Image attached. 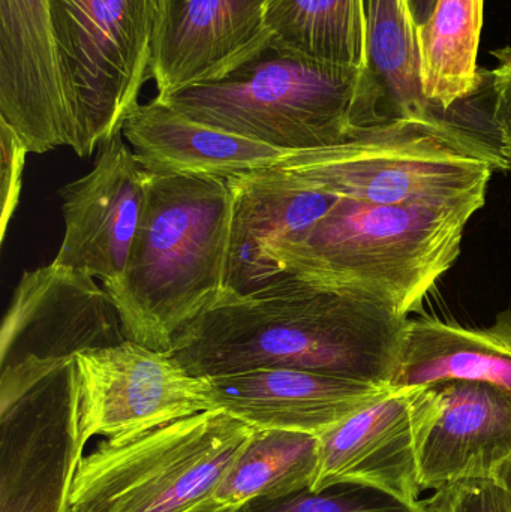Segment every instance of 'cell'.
<instances>
[{"label":"cell","mask_w":511,"mask_h":512,"mask_svg":"<svg viewBox=\"0 0 511 512\" xmlns=\"http://www.w3.org/2000/svg\"><path fill=\"white\" fill-rule=\"evenodd\" d=\"M408 322L366 298L284 276L222 298L174 339L170 354L206 378L278 367L392 387Z\"/></svg>","instance_id":"1"},{"label":"cell","mask_w":511,"mask_h":512,"mask_svg":"<svg viewBox=\"0 0 511 512\" xmlns=\"http://www.w3.org/2000/svg\"><path fill=\"white\" fill-rule=\"evenodd\" d=\"M231 215L228 179L149 173L128 264L120 279L102 285L126 339L170 352L225 297Z\"/></svg>","instance_id":"2"},{"label":"cell","mask_w":511,"mask_h":512,"mask_svg":"<svg viewBox=\"0 0 511 512\" xmlns=\"http://www.w3.org/2000/svg\"><path fill=\"white\" fill-rule=\"evenodd\" d=\"M159 102L189 119L287 152L323 149L384 122L371 69L314 62L269 44L219 80Z\"/></svg>","instance_id":"3"},{"label":"cell","mask_w":511,"mask_h":512,"mask_svg":"<svg viewBox=\"0 0 511 512\" xmlns=\"http://www.w3.org/2000/svg\"><path fill=\"white\" fill-rule=\"evenodd\" d=\"M479 210L339 198L300 242L279 254V276L348 292L408 316L453 267L465 228Z\"/></svg>","instance_id":"4"},{"label":"cell","mask_w":511,"mask_h":512,"mask_svg":"<svg viewBox=\"0 0 511 512\" xmlns=\"http://www.w3.org/2000/svg\"><path fill=\"white\" fill-rule=\"evenodd\" d=\"M510 167L498 147L435 116L390 117L336 146L296 152L275 168L345 200L482 209L492 173Z\"/></svg>","instance_id":"5"},{"label":"cell","mask_w":511,"mask_h":512,"mask_svg":"<svg viewBox=\"0 0 511 512\" xmlns=\"http://www.w3.org/2000/svg\"><path fill=\"white\" fill-rule=\"evenodd\" d=\"M257 429L224 409L105 439L81 457L69 512H189L227 477Z\"/></svg>","instance_id":"6"},{"label":"cell","mask_w":511,"mask_h":512,"mask_svg":"<svg viewBox=\"0 0 511 512\" xmlns=\"http://www.w3.org/2000/svg\"><path fill=\"white\" fill-rule=\"evenodd\" d=\"M69 149L81 158L122 132L152 78L161 0H48Z\"/></svg>","instance_id":"7"},{"label":"cell","mask_w":511,"mask_h":512,"mask_svg":"<svg viewBox=\"0 0 511 512\" xmlns=\"http://www.w3.org/2000/svg\"><path fill=\"white\" fill-rule=\"evenodd\" d=\"M77 358H35L0 373V512H69L84 456Z\"/></svg>","instance_id":"8"},{"label":"cell","mask_w":511,"mask_h":512,"mask_svg":"<svg viewBox=\"0 0 511 512\" xmlns=\"http://www.w3.org/2000/svg\"><path fill=\"white\" fill-rule=\"evenodd\" d=\"M80 442L128 438L219 409L206 376L189 373L170 352L126 340L78 352Z\"/></svg>","instance_id":"9"},{"label":"cell","mask_w":511,"mask_h":512,"mask_svg":"<svg viewBox=\"0 0 511 512\" xmlns=\"http://www.w3.org/2000/svg\"><path fill=\"white\" fill-rule=\"evenodd\" d=\"M434 396V385L393 387L318 436L320 456L311 490L371 487L404 504L423 505L417 445Z\"/></svg>","instance_id":"10"},{"label":"cell","mask_w":511,"mask_h":512,"mask_svg":"<svg viewBox=\"0 0 511 512\" xmlns=\"http://www.w3.org/2000/svg\"><path fill=\"white\" fill-rule=\"evenodd\" d=\"M116 304L95 277L51 262L24 271L0 331V367L74 357L126 342Z\"/></svg>","instance_id":"11"},{"label":"cell","mask_w":511,"mask_h":512,"mask_svg":"<svg viewBox=\"0 0 511 512\" xmlns=\"http://www.w3.org/2000/svg\"><path fill=\"white\" fill-rule=\"evenodd\" d=\"M149 171L122 132L101 144L92 171L59 191L65 237L53 262L98 277L120 279L137 233Z\"/></svg>","instance_id":"12"},{"label":"cell","mask_w":511,"mask_h":512,"mask_svg":"<svg viewBox=\"0 0 511 512\" xmlns=\"http://www.w3.org/2000/svg\"><path fill=\"white\" fill-rule=\"evenodd\" d=\"M233 191L225 297L281 279L278 256L300 242L338 203L279 168L228 177Z\"/></svg>","instance_id":"13"},{"label":"cell","mask_w":511,"mask_h":512,"mask_svg":"<svg viewBox=\"0 0 511 512\" xmlns=\"http://www.w3.org/2000/svg\"><path fill=\"white\" fill-rule=\"evenodd\" d=\"M269 0H161L152 78L158 98L219 78L270 44Z\"/></svg>","instance_id":"14"},{"label":"cell","mask_w":511,"mask_h":512,"mask_svg":"<svg viewBox=\"0 0 511 512\" xmlns=\"http://www.w3.org/2000/svg\"><path fill=\"white\" fill-rule=\"evenodd\" d=\"M434 387L417 445L422 489L495 478L511 456L510 394L482 382Z\"/></svg>","instance_id":"15"},{"label":"cell","mask_w":511,"mask_h":512,"mask_svg":"<svg viewBox=\"0 0 511 512\" xmlns=\"http://www.w3.org/2000/svg\"><path fill=\"white\" fill-rule=\"evenodd\" d=\"M0 119L29 153L69 147L48 0H0Z\"/></svg>","instance_id":"16"},{"label":"cell","mask_w":511,"mask_h":512,"mask_svg":"<svg viewBox=\"0 0 511 512\" xmlns=\"http://www.w3.org/2000/svg\"><path fill=\"white\" fill-rule=\"evenodd\" d=\"M216 405L257 430L321 436L392 390L390 385L297 369L210 378Z\"/></svg>","instance_id":"17"},{"label":"cell","mask_w":511,"mask_h":512,"mask_svg":"<svg viewBox=\"0 0 511 512\" xmlns=\"http://www.w3.org/2000/svg\"><path fill=\"white\" fill-rule=\"evenodd\" d=\"M122 134L149 173L228 179L278 167L296 153L195 122L156 98L132 110Z\"/></svg>","instance_id":"18"},{"label":"cell","mask_w":511,"mask_h":512,"mask_svg":"<svg viewBox=\"0 0 511 512\" xmlns=\"http://www.w3.org/2000/svg\"><path fill=\"white\" fill-rule=\"evenodd\" d=\"M449 381L482 382L511 396V310L488 327L422 316L408 322L392 387H429Z\"/></svg>","instance_id":"19"},{"label":"cell","mask_w":511,"mask_h":512,"mask_svg":"<svg viewBox=\"0 0 511 512\" xmlns=\"http://www.w3.org/2000/svg\"><path fill=\"white\" fill-rule=\"evenodd\" d=\"M318 456V436L257 430L218 489L189 512H243L254 502L311 489Z\"/></svg>","instance_id":"20"},{"label":"cell","mask_w":511,"mask_h":512,"mask_svg":"<svg viewBox=\"0 0 511 512\" xmlns=\"http://www.w3.org/2000/svg\"><path fill=\"white\" fill-rule=\"evenodd\" d=\"M270 44L314 62L369 69L363 0H269Z\"/></svg>","instance_id":"21"},{"label":"cell","mask_w":511,"mask_h":512,"mask_svg":"<svg viewBox=\"0 0 511 512\" xmlns=\"http://www.w3.org/2000/svg\"><path fill=\"white\" fill-rule=\"evenodd\" d=\"M485 0H437L417 26L422 86L434 110L447 111L473 95Z\"/></svg>","instance_id":"22"},{"label":"cell","mask_w":511,"mask_h":512,"mask_svg":"<svg viewBox=\"0 0 511 512\" xmlns=\"http://www.w3.org/2000/svg\"><path fill=\"white\" fill-rule=\"evenodd\" d=\"M369 69L383 87L393 117L437 116L422 86L417 24L408 0H363Z\"/></svg>","instance_id":"23"},{"label":"cell","mask_w":511,"mask_h":512,"mask_svg":"<svg viewBox=\"0 0 511 512\" xmlns=\"http://www.w3.org/2000/svg\"><path fill=\"white\" fill-rule=\"evenodd\" d=\"M243 512H428L425 501L420 507L404 504L371 487L335 486L314 492L311 489L249 505Z\"/></svg>","instance_id":"24"},{"label":"cell","mask_w":511,"mask_h":512,"mask_svg":"<svg viewBox=\"0 0 511 512\" xmlns=\"http://www.w3.org/2000/svg\"><path fill=\"white\" fill-rule=\"evenodd\" d=\"M428 512H511V496L497 478L461 481L426 499Z\"/></svg>","instance_id":"25"},{"label":"cell","mask_w":511,"mask_h":512,"mask_svg":"<svg viewBox=\"0 0 511 512\" xmlns=\"http://www.w3.org/2000/svg\"><path fill=\"white\" fill-rule=\"evenodd\" d=\"M0 150H2L0 239L3 240L20 201L24 165H26V156L29 155V150L24 146L17 132L3 119H0Z\"/></svg>","instance_id":"26"},{"label":"cell","mask_w":511,"mask_h":512,"mask_svg":"<svg viewBox=\"0 0 511 512\" xmlns=\"http://www.w3.org/2000/svg\"><path fill=\"white\" fill-rule=\"evenodd\" d=\"M494 89V123L498 132V149L511 165V51L492 72Z\"/></svg>","instance_id":"27"},{"label":"cell","mask_w":511,"mask_h":512,"mask_svg":"<svg viewBox=\"0 0 511 512\" xmlns=\"http://www.w3.org/2000/svg\"><path fill=\"white\" fill-rule=\"evenodd\" d=\"M410 3L411 14L417 26H422L434 11L437 0H408Z\"/></svg>","instance_id":"28"},{"label":"cell","mask_w":511,"mask_h":512,"mask_svg":"<svg viewBox=\"0 0 511 512\" xmlns=\"http://www.w3.org/2000/svg\"><path fill=\"white\" fill-rule=\"evenodd\" d=\"M495 478L503 484L504 489H506L511 496V456L510 459L501 466V469L498 471V474L495 475Z\"/></svg>","instance_id":"29"}]
</instances>
